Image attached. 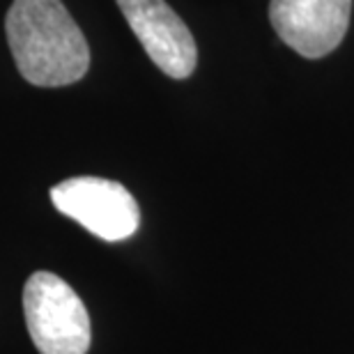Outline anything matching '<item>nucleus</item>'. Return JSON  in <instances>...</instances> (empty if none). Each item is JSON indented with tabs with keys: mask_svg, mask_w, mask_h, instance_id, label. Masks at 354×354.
Segmentation results:
<instances>
[{
	"mask_svg": "<svg viewBox=\"0 0 354 354\" xmlns=\"http://www.w3.org/2000/svg\"><path fill=\"white\" fill-rule=\"evenodd\" d=\"M24 313L35 348L41 354H86L90 350L88 308L60 276L37 272L26 281Z\"/></svg>",
	"mask_w": 354,
	"mask_h": 354,
	"instance_id": "f03ea898",
	"label": "nucleus"
},
{
	"mask_svg": "<svg viewBox=\"0 0 354 354\" xmlns=\"http://www.w3.org/2000/svg\"><path fill=\"white\" fill-rule=\"evenodd\" d=\"M150 60L171 79H189L198 46L187 24L166 0H115Z\"/></svg>",
	"mask_w": 354,
	"mask_h": 354,
	"instance_id": "20e7f679",
	"label": "nucleus"
},
{
	"mask_svg": "<svg viewBox=\"0 0 354 354\" xmlns=\"http://www.w3.org/2000/svg\"><path fill=\"white\" fill-rule=\"evenodd\" d=\"M5 35L21 76L39 88H62L90 69V46L62 0H14Z\"/></svg>",
	"mask_w": 354,
	"mask_h": 354,
	"instance_id": "f257e3e1",
	"label": "nucleus"
},
{
	"mask_svg": "<svg viewBox=\"0 0 354 354\" xmlns=\"http://www.w3.org/2000/svg\"><path fill=\"white\" fill-rule=\"evenodd\" d=\"M60 214L81 223L104 242H122L138 230V203L120 182L106 177H69L51 189Z\"/></svg>",
	"mask_w": 354,
	"mask_h": 354,
	"instance_id": "7ed1b4c3",
	"label": "nucleus"
},
{
	"mask_svg": "<svg viewBox=\"0 0 354 354\" xmlns=\"http://www.w3.org/2000/svg\"><path fill=\"white\" fill-rule=\"evenodd\" d=\"M352 0H272L269 21L286 44L308 60L341 44L350 26Z\"/></svg>",
	"mask_w": 354,
	"mask_h": 354,
	"instance_id": "39448f33",
	"label": "nucleus"
}]
</instances>
